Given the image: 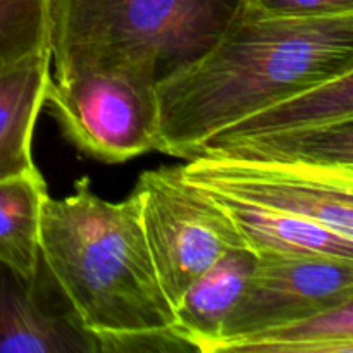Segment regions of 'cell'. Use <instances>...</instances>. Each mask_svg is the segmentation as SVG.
Instances as JSON below:
<instances>
[{
  "mask_svg": "<svg viewBox=\"0 0 353 353\" xmlns=\"http://www.w3.org/2000/svg\"><path fill=\"white\" fill-rule=\"evenodd\" d=\"M353 72V12L264 17L241 9L188 68L155 85L154 150L179 159L279 99Z\"/></svg>",
  "mask_w": 353,
  "mask_h": 353,
  "instance_id": "obj_1",
  "label": "cell"
},
{
  "mask_svg": "<svg viewBox=\"0 0 353 353\" xmlns=\"http://www.w3.org/2000/svg\"><path fill=\"white\" fill-rule=\"evenodd\" d=\"M88 331L45 312L19 286L0 283V353H97Z\"/></svg>",
  "mask_w": 353,
  "mask_h": 353,
  "instance_id": "obj_13",
  "label": "cell"
},
{
  "mask_svg": "<svg viewBox=\"0 0 353 353\" xmlns=\"http://www.w3.org/2000/svg\"><path fill=\"white\" fill-rule=\"evenodd\" d=\"M40 261L76 323L93 336L165 330L174 321L134 193L109 202L85 178L64 199L47 196L40 216Z\"/></svg>",
  "mask_w": 353,
  "mask_h": 353,
  "instance_id": "obj_2",
  "label": "cell"
},
{
  "mask_svg": "<svg viewBox=\"0 0 353 353\" xmlns=\"http://www.w3.org/2000/svg\"><path fill=\"white\" fill-rule=\"evenodd\" d=\"M219 352L353 353V300L314 316L223 341Z\"/></svg>",
  "mask_w": 353,
  "mask_h": 353,
  "instance_id": "obj_15",
  "label": "cell"
},
{
  "mask_svg": "<svg viewBox=\"0 0 353 353\" xmlns=\"http://www.w3.org/2000/svg\"><path fill=\"white\" fill-rule=\"evenodd\" d=\"M203 190L230 217L245 247L255 255H326L353 259V238L305 217L265 209L217 190Z\"/></svg>",
  "mask_w": 353,
  "mask_h": 353,
  "instance_id": "obj_10",
  "label": "cell"
},
{
  "mask_svg": "<svg viewBox=\"0 0 353 353\" xmlns=\"http://www.w3.org/2000/svg\"><path fill=\"white\" fill-rule=\"evenodd\" d=\"M257 255L248 248H233L214 262L188 286L174 310L171 330L195 352L210 353L221 338L231 309L240 299Z\"/></svg>",
  "mask_w": 353,
  "mask_h": 353,
  "instance_id": "obj_11",
  "label": "cell"
},
{
  "mask_svg": "<svg viewBox=\"0 0 353 353\" xmlns=\"http://www.w3.org/2000/svg\"><path fill=\"white\" fill-rule=\"evenodd\" d=\"M99 352L105 353H165L195 352L188 341L174 333L171 327L157 331H143L112 336H93Z\"/></svg>",
  "mask_w": 353,
  "mask_h": 353,
  "instance_id": "obj_17",
  "label": "cell"
},
{
  "mask_svg": "<svg viewBox=\"0 0 353 353\" xmlns=\"http://www.w3.org/2000/svg\"><path fill=\"white\" fill-rule=\"evenodd\" d=\"M133 193L155 272L171 307L188 286L233 248H247L236 228L181 165L143 171Z\"/></svg>",
  "mask_w": 353,
  "mask_h": 353,
  "instance_id": "obj_4",
  "label": "cell"
},
{
  "mask_svg": "<svg viewBox=\"0 0 353 353\" xmlns=\"http://www.w3.org/2000/svg\"><path fill=\"white\" fill-rule=\"evenodd\" d=\"M195 157L353 171V117L205 145Z\"/></svg>",
  "mask_w": 353,
  "mask_h": 353,
  "instance_id": "obj_8",
  "label": "cell"
},
{
  "mask_svg": "<svg viewBox=\"0 0 353 353\" xmlns=\"http://www.w3.org/2000/svg\"><path fill=\"white\" fill-rule=\"evenodd\" d=\"M353 117V72L334 76L236 121L200 147ZM199 150V152H200Z\"/></svg>",
  "mask_w": 353,
  "mask_h": 353,
  "instance_id": "obj_12",
  "label": "cell"
},
{
  "mask_svg": "<svg viewBox=\"0 0 353 353\" xmlns=\"http://www.w3.org/2000/svg\"><path fill=\"white\" fill-rule=\"evenodd\" d=\"M50 47L0 68V181L37 174L34 126L50 83Z\"/></svg>",
  "mask_w": 353,
  "mask_h": 353,
  "instance_id": "obj_9",
  "label": "cell"
},
{
  "mask_svg": "<svg viewBox=\"0 0 353 353\" xmlns=\"http://www.w3.org/2000/svg\"><path fill=\"white\" fill-rule=\"evenodd\" d=\"M47 185L40 172L0 181V264L33 285L40 265V216Z\"/></svg>",
  "mask_w": 353,
  "mask_h": 353,
  "instance_id": "obj_14",
  "label": "cell"
},
{
  "mask_svg": "<svg viewBox=\"0 0 353 353\" xmlns=\"http://www.w3.org/2000/svg\"><path fill=\"white\" fill-rule=\"evenodd\" d=\"M353 300V259L326 255H257L219 340L247 336L314 316Z\"/></svg>",
  "mask_w": 353,
  "mask_h": 353,
  "instance_id": "obj_7",
  "label": "cell"
},
{
  "mask_svg": "<svg viewBox=\"0 0 353 353\" xmlns=\"http://www.w3.org/2000/svg\"><path fill=\"white\" fill-rule=\"evenodd\" d=\"M181 174L196 186L305 217L353 238V171L193 157L181 165Z\"/></svg>",
  "mask_w": 353,
  "mask_h": 353,
  "instance_id": "obj_6",
  "label": "cell"
},
{
  "mask_svg": "<svg viewBox=\"0 0 353 353\" xmlns=\"http://www.w3.org/2000/svg\"><path fill=\"white\" fill-rule=\"evenodd\" d=\"M54 0H0V68L50 47Z\"/></svg>",
  "mask_w": 353,
  "mask_h": 353,
  "instance_id": "obj_16",
  "label": "cell"
},
{
  "mask_svg": "<svg viewBox=\"0 0 353 353\" xmlns=\"http://www.w3.org/2000/svg\"><path fill=\"white\" fill-rule=\"evenodd\" d=\"M243 0H54V79L123 69L159 85L202 57Z\"/></svg>",
  "mask_w": 353,
  "mask_h": 353,
  "instance_id": "obj_3",
  "label": "cell"
},
{
  "mask_svg": "<svg viewBox=\"0 0 353 353\" xmlns=\"http://www.w3.org/2000/svg\"><path fill=\"white\" fill-rule=\"evenodd\" d=\"M241 9L264 17H323L353 12V0H243Z\"/></svg>",
  "mask_w": 353,
  "mask_h": 353,
  "instance_id": "obj_18",
  "label": "cell"
},
{
  "mask_svg": "<svg viewBox=\"0 0 353 353\" xmlns=\"http://www.w3.org/2000/svg\"><path fill=\"white\" fill-rule=\"evenodd\" d=\"M43 105L78 150L119 164L155 148V83L123 69L50 79Z\"/></svg>",
  "mask_w": 353,
  "mask_h": 353,
  "instance_id": "obj_5",
  "label": "cell"
}]
</instances>
